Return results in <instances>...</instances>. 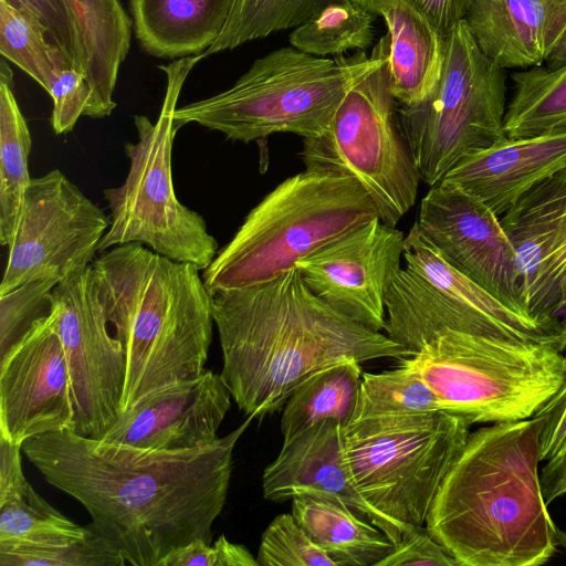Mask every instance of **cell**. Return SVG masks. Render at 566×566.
<instances>
[{
	"instance_id": "1",
	"label": "cell",
	"mask_w": 566,
	"mask_h": 566,
	"mask_svg": "<svg viewBox=\"0 0 566 566\" xmlns=\"http://www.w3.org/2000/svg\"><path fill=\"white\" fill-rule=\"evenodd\" d=\"M253 417L196 449H139L65 429L27 440L22 451L44 480L78 501L92 528L126 565L159 566L195 539L212 543L227 501L234 447Z\"/></svg>"
},
{
	"instance_id": "2",
	"label": "cell",
	"mask_w": 566,
	"mask_h": 566,
	"mask_svg": "<svg viewBox=\"0 0 566 566\" xmlns=\"http://www.w3.org/2000/svg\"><path fill=\"white\" fill-rule=\"evenodd\" d=\"M222 350L220 373L248 417L283 408L316 371L344 360L411 356L385 333L337 312L293 268L266 282L212 295Z\"/></svg>"
},
{
	"instance_id": "3",
	"label": "cell",
	"mask_w": 566,
	"mask_h": 566,
	"mask_svg": "<svg viewBox=\"0 0 566 566\" xmlns=\"http://www.w3.org/2000/svg\"><path fill=\"white\" fill-rule=\"evenodd\" d=\"M542 422L533 416L470 432L424 525L459 566H538L555 553L538 470Z\"/></svg>"
},
{
	"instance_id": "4",
	"label": "cell",
	"mask_w": 566,
	"mask_h": 566,
	"mask_svg": "<svg viewBox=\"0 0 566 566\" xmlns=\"http://www.w3.org/2000/svg\"><path fill=\"white\" fill-rule=\"evenodd\" d=\"M91 265L125 356L120 415L155 388L205 371L214 321L199 269L140 243L115 245Z\"/></svg>"
},
{
	"instance_id": "5",
	"label": "cell",
	"mask_w": 566,
	"mask_h": 566,
	"mask_svg": "<svg viewBox=\"0 0 566 566\" xmlns=\"http://www.w3.org/2000/svg\"><path fill=\"white\" fill-rule=\"evenodd\" d=\"M388 56V34L365 51L333 59L293 46L255 60L228 90L177 107L175 129L196 123L228 139L250 143L276 133L321 135L347 92Z\"/></svg>"
},
{
	"instance_id": "6",
	"label": "cell",
	"mask_w": 566,
	"mask_h": 566,
	"mask_svg": "<svg viewBox=\"0 0 566 566\" xmlns=\"http://www.w3.org/2000/svg\"><path fill=\"white\" fill-rule=\"evenodd\" d=\"M379 217L354 178L302 171L283 180L245 217L203 270L209 293L266 282L331 241Z\"/></svg>"
},
{
	"instance_id": "7",
	"label": "cell",
	"mask_w": 566,
	"mask_h": 566,
	"mask_svg": "<svg viewBox=\"0 0 566 566\" xmlns=\"http://www.w3.org/2000/svg\"><path fill=\"white\" fill-rule=\"evenodd\" d=\"M398 361L432 388L446 411L471 423L531 418L566 376L565 354L556 345L451 329Z\"/></svg>"
},
{
	"instance_id": "8",
	"label": "cell",
	"mask_w": 566,
	"mask_h": 566,
	"mask_svg": "<svg viewBox=\"0 0 566 566\" xmlns=\"http://www.w3.org/2000/svg\"><path fill=\"white\" fill-rule=\"evenodd\" d=\"M205 53L159 65L167 77L160 114L155 123L136 115L138 140L124 147L129 170L123 185L104 190L111 224L97 252L126 243L148 245L175 261L205 270L218 253V242L205 219L178 200L171 175V149L177 129L174 112L187 76Z\"/></svg>"
},
{
	"instance_id": "9",
	"label": "cell",
	"mask_w": 566,
	"mask_h": 566,
	"mask_svg": "<svg viewBox=\"0 0 566 566\" xmlns=\"http://www.w3.org/2000/svg\"><path fill=\"white\" fill-rule=\"evenodd\" d=\"M506 75L476 44L464 19L446 39L440 81L424 101L398 104L402 136L432 187L461 159L506 139Z\"/></svg>"
},
{
	"instance_id": "10",
	"label": "cell",
	"mask_w": 566,
	"mask_h": 566,
	"mask_svg": "<svg viewBox=\"0 0 566 566\" xmlns=\"http://www.w3.org/2000/svg\"><path fill=\"white\" fill-rule=\"evenodd\" d=\"M471 424L449 411L349 423L343 429L345 457L359 492L390 520L424 526Z\"/></svg>"
},
{
	"instance_id": "11",
	"label": "cell",
	"mask_w": 566,
	"mask_h": 566,
	"mask_svg": "<svg viewBox=\"0 0 566 566\" xmlns=\"http://www.w3.org/2000/svg\"><path fill=\"white\" fill-rule=\"evenodd\" d=\"M403 262L385 295L384 331L410 355L447 329L565 350L560 324L538 321L495 298L450 265L415 226L406 234Z\"/></svg>"
},
{
	"instance_id": "12",
	"label": "cell",
	"mask_w": 566,
	"mask_h": 566,
	"mask_svg": "<svg viewBox=\"0 0 566 566\" xmlns=\"http://www.w3.org/2000/svg\"><path fill=\"white\" fill-rule=\"evenodd\" d=\"M387 59L347 92L321 135L304 138L301 157L306 171L356 179L379 219L396 227L421 178L398 123Z\"/></svg>"
},
{
	"instance_id": "13",
	"label": "cell",
	"mask_w": 566,
	"mask_h": 566,
	"mask_svg": "<svg viewBox=\"0 0 566 566\" xmlns=\"http://www.w3.org/2000/svg\"><path fill=\"white\" fill-rule=\"evenodd\" d=\"M50 297L69 368L73 431L101 439L120 417L126 364L119 340L108 332L92 265L59 282Z\"/></svg>"
},
{
	"instance_id": "14",
	"label": "cell",
	"mask_w": 566,
	"mask_h": 566,
	"mask_svg": "<svg viewBox=\"0 0 566 566\" xmlns=\"http://www.w3.org/2000/svg\"><path fill=\"white\" fill-rule=\"evenodd\" d=\"M109 224V216L59 169L32 178L0 294L41 277L61 282L85 270Z\"/></svg>"
},
{
	"instance_id": "15",
	"label": "cell",
	"mask_w": 566,
	"mask_h": 566,
	"mask_svg": "<svg viewBox=\"0 0 566 566\" xmlns=\"http://www.w3.org/2000/svg\"><path fill=\"white\" fill-rule=\"evenodd\" d=\"M413 226L455 270L511 308L528 314L520 297L513 247L500 217L483 200L439 182L422 198Z\"/></svg>"
},
{
	"instance_id": "16",
	"label": "cell",
	"mask_w": 566,
	"mask_h": 566,
	"mask_svg": "<svg viewBox=\"0 0 566 566\" xmlns=\"http://www.w3.org/2000/svg\"><path fill=\"white\" fill-rule=\"evenodd\" d=\"M406 234L379 217L295 263L307 286L326 304L364 326L385 327V295L401 269Z\"/></svg>"
},
{
	"instance_id": "17",
	"label": "cell",
	"mask_w": 566,
	"mask_h": 566,
	"mask_svg": "<svg viewBox=\"0 0 566 566\" xmlns=\"http://www.w3.org/2000/svg\"><path fill=\"white\" fill-rule=\"evenodd\" d=\"M67 363L51 314L0 358V437L11 443L73 430Z\"/></svg>"
},
{
	"instance_id": "18",
	"label": "cell",
	"mask_w": 566,
	"mask_h": 566,
	"mask_svg": "<svg viewBox=\"0 0 566 566\" xmlns=\"http://www.w3.org/2000/svg\"><path fill=\"white\" fill-rule=\"evenodd\" d=\"M513 247L523 308L534 318L559 323L566 279V170L535 185L501 217Z\"/></svg>"
},
{
	"instance_id": "19",
	"label": "cell",
	"mask_w": 566,
	"mask_h": 566,
	"mask_svg": "<svg viewBox=\"0 0 566 566\" xmlns=\"http://www.w3.org/2000/svg\"><path fill=\"white\" fill-rule=\"evenodd\" d=\"M231 398L221 375L205 370L147 392L97 440L159 451L209 446L219 438Z\"/></svg>"
},
{
	"instance_id": "20",
	"label": "cell",
	"mask_w": 566,
	"mask_h": 566,
	"mask_svg": "<svg viewBox=\"0 0 566 566\" xmlns=\"http://www.w3.org/2000/svg\"><path fill=\"white\" fill-rule=\"evenodd\" d=\"M262 492L271 502L313 496L343 503L381 530L394 546L409 526L385 516L361 495L345 457L343 427L333 419L283 442L263 471Z\"/></svg>"
},
{
	"instance_id": "21",
	"label": "cell",
	"mask_w": 566,
	"mask_h": 566,
	"mask_svg": "<svg viewBox=\"0 0 566 566\" xmlns=\"http://www.w3.org/2000/svg\"><path fill=\"white\" fill-rule=\"evenodd\" d=\"M566 170V127L506 138L461 159L440 182L483 200L501 217L535 185Z\"/></svg>"
},
{
	"instance_id": "22",
	"label": "cell",
	"mask_w": 566,
	"mask_h": 566,
	"mask_svg": "<svg viewBox=\"0 0 566 566\" xmlns=\"http://www.w3.org/2000/svg\"><path fill=\"white\" fill-rule=\"evenodd\" d=\"M464 21L502 69L541 66L566 33V0H469Z\"/></svg>"
},
{
	"instance_id": "23",
	"label": "cell",
	"mask_w": 566,
	"mask_h": 566,
	"mask_svg": "<svg viewBox=\"0 0 566 566\" xmlns=\"http://www.w3.org/2000/svg\"><path fill=\"white\" fill-rule=\"evenodd\" d=\"M388 29L390 91L400 105L424 101L437 87L446 36L411 0H386L375 11Z\"/></svg>"
},
{
	"instance_id": "24",
	"label": "cell",
	"mask_w": 566,
	"mask_h": 566,
	"mask_svg": "<svg viewBox=\"0 0 566 566\" xmlns=\"http://www.w3.org/2000/svg\"><path fill=\"white\" fill-rule=\"evenodd\" d=\"M128 6L143 51L177 60L202 54L216 42L232 0H129Z\"/></svg>"
},
{
	"instance_id": "25",
	"label": "cell",
	"mask_w": 566,
	"mask_h": 566,
	"mask_svg": "<svg viewBox=\"0 0 566 566\" xmlns=\"http://www.w3.org/2000/svg\"><path fill=\"white\" fill-rule=\"evenodd\" d=\"M81 50V67L92 88L85 116L103 118L116 107L118 72L132 41L133 20L120 0H66Z\"/></svg>"
},
{
	"instance_id": "26",
	"label": "cell",
	"mask_w": 566,
	"mask_h": 566,
	"mask_svg": "<svg viewBox=\"0 0 566 566\" xmlns=\"http://www.w3.org/2000/svg\"><path fill=\"white\" fill-rule=\"evenodd\" d=\"M22 446L0 437V542L80 539L92 533L41 497L27 481Z\"/></svg>"
},
{
	"instance_id": "27",
	"label": "cell",
	"mask_w": 566,
	"mask_h": 566,
	"mask_svg": "<svg viewBox=\"0 0 566 566\" xmlns=\"http://www.w3.org/2000/svg\"><path fill=\"white\" fill-rule=\"evenodd\" d=\"M291 501L296 523L337 566H377L394 548L381 530L343 503L313 496Z\"/></svg>"
},
{
	"instance_id": "28",
	"label": "cell",
	"mask_w": 566,
	"mask_h": 566,
	"mask_svg": "<svg viewBox=\"0 0 566 566\" xmlns=\"http://www.w3.org/2000/svg\"><path fill=\"white\" fill-rule=\"evenodd\" d=\"M360 363L350 359L329 365L300 384L282 408L283 442L325 419L343 429L353 419L361 384Z\"/></svg>"
},
{
	"instance_id": "29",
	"label": "cell",
	"mask_w": 566,
	"mask_h": 566,
	"mask_svg": "<svg viewBox=\"0 0 566 566\" xmlns=\"http://www.w3.org/2000/svg\"><path fill=\"white\" fill-rule=\"evenodd\" d=\"M32 140L13 94V73L0 63V243L10 247L22 214L32 178L29 155Z\"/></svg>"
},
{
	"instance_id": "30",
	"label": "cell",
	"mask_w": 566,
	"mask_h": 566,
	"mask_svg": "<svg viewBox=\"0 0 566 566\" xmlns=\"http://www.w3.org/2000/svg\"><path fill=\"white\" fill-rule=\"evenodd\" d=\"M507 138L531 137L566 127V62L555 69L533 66L512 73Z\"/></svg>"
},
{
	"instance_id": "31",
	"label": "cell",
	"mask_w": 566,
	"mask_h": 566,
	"mask_svg": "<svg viewBox=\"0 0 566 566\" xmlns=\"http://www.w3.org/2000/svg\"><path fill=\"white\" fill-rule=\"evenodd\" d=\"M376 14L354 0L323 8L290 33L291 46L317 57L365 51L374 44Z\"/></svg>"
},
{
	"instance_id": "32",
	"label": "cell",
	"mask_w": 566,
	"mask_h": 566,
	"mask_svg": "<svg viewBox=\"0 0 566 566\" xmlns=\"http://www.w3.org/2000/svg\"><path fill=\"white\" fill-rule=\"evenodd\" d=\"M0 53L46 92L60 70L73 64L35 18L4 0H0Z\"/></svg>"
},
{
	"instance_id": "33",
	"label": "cell",
	"mask_w": 566,
	"mask_h": 566,
	"mask_svg": "<svg viewBox=\"0 0 566 566\" xmlns=\"http://www.w3.org/2000/svg\"><path fill=\"white\" fill-rule=\"evenodd\" d=\"M437 411H446L438 395L416 371L398 364L381 373L363 374L352 422Z\"/></svg>"
},
{
	"instance_id": "34",
	"label": "cell",
	"mask_w": 566,
	"mask_h": 566,
	"mask_svg": "<svg viewBox=\"0 0 566 566\" xmlns=\"http://www.w3.org/2000/svg\"><path fill=\"white\" fill-rule=\"evenodd\" d=\"M336 1L339 0H232L226 27L205 55L296 28Z\"/></svg>"
},
{
	"instance_id": "35",
	"label": "cell",
	"mask_w": 566,
	"mask_h": 566,
	"mask_svg": "<svg viewBox=\"0 0 566 566\" xmlns=\"http://www.w3.org/2000/svg\"><path fill=\"white\" fill-rule=\"evenodd\" d=\"M125 565L118 552L93 528L90 535L80 539L0 542V566Z\"/></svg>"
},
{
	"instance_id": "36",
	"label": "cell",
	"mask_w": 566,
	"mask_h": 566,
	"mask_svg": "<svg viewBox=\"0 0 566 566\" xmlns=\"http://www.w3.org/2000/svg\"><path fill=\"white\" fill-rule=\"evenodd\" d=\"M57 283L41 277L0 294V358L51 314L50 294Z\"/></svg>"
},
{
	"instance_id": "37",
	"label": "cell",
	"mask_w": 566,
	"mask_h": 566,
	"mask_svg": "<svg viewBox=\"0 0 566 566\" xmlns=\"http://www.w3.org/2000/svg\"><path fill=\"white\" fill-rule=\"evenodd\" d=\"M259 566H337L296 523L292 513L275 516L261 536Z\"/></svg>"
},
{
	"instance_id": "38",
	"label": "cell",
	"mask_w": 566,
	"mask_h": 566,
	"mask_svg": "<svg viewBox=\"0 0 566 566\" xmlns=\"http://www.w3.org/2000/svg\"><path fill=\"white\" fill-rule=\"evenodd\" d=\"M48 93L53 101L50 118L53 130L55 134L71 132L91 99L88 82L73 64H67L55 75Z\"/></svg>"
},
{
	"instance_id": "39",
	"label": "cell",
	"mask_w": 566,
	"mask_h": 566,
	"mask_svg": "<svg viewBox=\"0 0 566 566\" xmlns=\"http://www.w3.org/2000/svg\"><path fill=\"white\" fill-rule=\"evenodd\" d=\"M15 9L35 18L54 42L82 73L81 50L72 13L66 0H4ZM84 75V74H83Z\"/></svg>"
},
{
	"instance_id": "40",
	"label": "cell",
	"mask_w": 566,
	"mask_h": 566,
	"mask_svg": "<svg viewBox=\"0 0 566 566\" xmlns=\"http://www.w3.org/2000/svg\"><path fill=\"white\" fill-rule=\"evenodd\" d=\"M459 566L451 553L426 526L409 525L392 551L377 566Z\"/></svg>"
},
{
	"instance_id": "41",
	"label": "cell",
	"mask_w": 566,
	"mask_h": 566,
	"mask_svg": "<svg viewBox=\"0 0 566 566\" xmlns=\"http://www.w3.org/2000/svg\"><path fill=\"white\" fill-rule=\"evenodd\" d=\"M542 419L541 458L547 461L566 442V376L549 400L534 415Z\"/></svg>"
},
{
	"instance_id": "42",
	"label": "cell",
	"mask_w": 566,
	"mask_h": 566,
	"mask_svg": "<svg viewBox=\"0 0 566 566\" xmlns=\"http://www.w3.org/2000/svg\"><path fill=\"white\" fill-rule=\"evenodd\" d=\"M375 14L386 0H354ZM447 38L451 29L464 19L469 0H411Z\"/></svg>"
},
{
	"instance_id": "43",
	"label": "cell",
	"mask_w": 566,
	"mask_h": 566,
	"mask_svg": "<svg viewBox=\"0 0 566 566\" xmlns=\"http://www.w3.org/2000/svg\"><path fill=\"white\" fill-rule=\"evenodd\" d=\"M539 479L547 506L556 499L566 495V442L554 457L546 461L539 472Z\"/></svg>"
},
{
	"instance_id": "44",
	"label": "cell",
	"mask_w": 566,
	"mask_h": 566,
	"mask_svg": "<svg viewBox=\"0 0 566 566\" xmlns=\"http://www.w3.org/2000/svg\"><path fill=\"white\" fill-rule=\"evenodd\" d=\"M566 62V33L546 60L548 69H555Z\"/></svg>"
},
{
	"instance_id": "45",
	"label": "cell",
	"mask_w": 566,
	"mask_h": 566,
	"mask_svg": "<svg viewBox=\"0 0 566 566\" xmlns=\"http://www.w3.org/2000/svg\"><path fill=\"white\" fill-rule=\"evenodd\" d=\"M557 319L559 321V323H560V325L563 327V333H564V336H565V350H564V354H565V358H566V279H565V282H564V286H563V291H562V297H560V302H559V305H558Z\"/></svg>"
},
{
	"instance_id": "46",
	"label": "cell",
	"mask_w": 566,
	"mask_h": 566,
	"mask_svg": "<svg viewBox=\"0 0 566 566\" xmlns=\"http://www.w3.org/2000/svg\"><path fill=\"white\" fill-rule=\"evenodd\" d=\"M556 541H557V545L562 546L566 551V531H562L557 527Z\"/></svg>"
}]
</instances>
